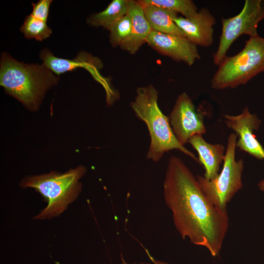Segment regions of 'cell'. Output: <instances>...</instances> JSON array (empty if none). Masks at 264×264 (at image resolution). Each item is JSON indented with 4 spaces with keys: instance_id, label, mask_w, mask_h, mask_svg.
<instances>
[{
    "instance_id": "17",
    "label": "cell",
    "mask_w": 264,
    "mask_h": 264,
    "mask_svg": "<svg viewBox=\"0 0 264 264\" xmlns=\"http://www.w3.org/2000/svg\"><path fill=\"white\" fill-rule=\"evenodd\" d=\"M141 5H153L181 14L183 17L192 16L198 11V8L191 0H140Z\"/></svg>"
},
{
    "instance_id": "21",
    "label": "cell",
    "mask_w": 264,
    "mask_h": 264,
    "mask_svg": "<svg viewBox=\"0 0 264 264\" xmlns=\"http://www.w3.org/2000/svg\"><path fill=\"white\" fill-rule=\"evenodd\" d=\"M145 251H146V252L147 253V254L148 255V256L150 258V260L154 264H169L168 263H165V262H161V261H158V260H155L154 259V258L152 256H151V255L150 254V253H149L147 249H145Z\"/></svg>"
},
{
    "instance_id": "16",
    "label": "cell",
    "mask_w": 264,
    "mask_h": 264,
    "mask_svg": "<svg viewBox=\"0 0 264 264\" xmlns=\"http://www.w3.org/2000/svg\"><path fill=\"white\" fill-rule=\"evenodd\" d=\"M129 0H113L104 10L91 15L88 23L93 26H102L109 31L127 13Z\"/></svg>"
},
{
    "instance_id": "7",
    "label": "cell",
    "mask_w": 264,
    "mask_h": 264,
    "mask_svg": "<svg viewBox=\"0 0 264 264\" xmlns=\"http://www.w3.org/2000/svg\"><path fill=\"white\" fill-rule=\"evenodd\" d=\"M264 19V0H246L237 15L221 19V33L218 48L213 55V62L219 65L226 56L232 44L241 35L250 37L258 35L259 22Z\"/></svg>"
},
{
    "instance_id": "13",
    "label": "cell",
    "mask_w": 264,
    "mask_h": 264,
    "mask_svg": "<svg viewBox=\"0 0 264 264\" xmlns=\"http://www.w3.org/2000/svg\"><path fill=\"white\" fill-rule=\"evenodd\" d=\"M127 13L132 22V33L128 42L121 48L134 54L146 43L152 30L138 1L129 0Z\"/></svg>"
},
{
    "instance_id": "1",
    "label": "cell",
    "mask_w": 264,
    "mask_h": 264,
    "mask_svg": "<svg viewBox=\"0 0 264 264\" xmlns=\"http://www.w3.org/2000/svg\"><path fill=\"white\" fill-rule=\"evenodd\" d=\"M163 189L164 200L181 237L205 247L213 256L218 255L228 228L227 211L209 199L197 176L176 156L169 158Z\"/></svg>"
},
{
    "instance_id": "18",
    "label": "cell",
    "mask_w": 264,
    "mask_h": 264,
    "mask_svg": "<svg viewBox=\"0 0 264 264\" xmlns=\"http://www.w3.org/2000/svg\"><path fill=\"white\" fill-rule=\"evenodd\" d=\"M20 29L25 38L35 39L38 41L48 38L52 32L45 22L35 18L31 14L26 17Z\"/></svg>"
},
{
    "instance_id": "22",
    "label": "cell",
    "mask_w": 264,
    "mask_h": 264,
    "mask_svg": "<svg viewBox=\"0 0 264 264\" xmlns=\"http://www.w3.org/2000/svg\"><path fill=\"white\" fill-rule=\"evenodd\" d=\"M258 186L261 190L264 192V179L261 180L258 184Z\"/></svg>"
},
{
    "instance_id": "9",
    "label": "cell",
    "mask_w": 264,
    "mask_h": 264,
    "mask_svg": "<svg viewBox=\"0 0 264 264\" xmlns=\"http://www.w3.org/2000/svg\"><path fill=\"white\" fill-rule=\"evenodd\" d=\"M224 117L227 126L233 130L238 137L236 147L257 159H264V149L254 134L261 123L256 115L251 114L246 107L240 114H226Z\"/></svg>"
},
{
    "instance_id": "20",
    "label": "cell",
    "mask_w": 264,
    "mask_h": 264,
    "mask_svg": "<svg viewBox=\"0 0 264 264\" xmlns=\"http://www.w3.org/2000/svg\"><path fill=\"white\" fill-rule=\"evenodd\" d=\"M52 0H40L35 3H32L33 10L31 15L35 18L46 22Z\"/></svg>"
},
{
    "instance_id": "4",
    "label": "cell",
    "mask_w": 264,
    "mask_h": 264,
    "mask_svg": "<svg viewBox=\"0 0 264 264\" xmlns=\"http://www.w3.org/2000/svg\"><path fill=\"white\" fill-rule=\"evenodd\" d=\"M86 172L80 165L64 173H49L27 176L20 183L22 188H32L41 194L47 205L35 219L51 218L61 214L78 197L81 191L79 180Z\"/></svg>"
},
{
    "instance_id": "3",
    "label": "cell",
    "mask_w": 264,
    "mask_h": 264,
    "mask_svg": "<svg viewBox=\"0 0 264 264\" xmlns=\"http://www.w3.org/2000/svg\"><path fill=\"white\" fill-rule=\"evenodd\" d=\"M158 92L152 85L136 89L134 100L131 103L135 116L147 126L150 136V143L147 157L158 162L165 153L178 150L198 162L194 153L181 145L171 128L169 117L165 115L158 105Z\"/></svg>"
},
{
    "instance_id": "12",
    "label": "cell",
    "mask_w": 264,
    "mask_h": 264,
    "mask_svg": "<svg viewBox=\"0 0 264 264\" xmlns=\"http://www.w3.org/2000/svg\"><path fill=\"white\" fill-rule=\"evenodd\" d=\"M198 155V163L205 169L204 176L209 180L219 174L221 163L225 156V147L220 144H211L206 142L202 135H195L189 140Z\"/></svg>"
},
{
    "instance_id": "11",
    "label": "cell",
    "mask_w": 264,
    "mask_h": 264,
    "mask_svg": "<svg viewBox=\"0 0 264 264\" xmlns=\"http://www.w3.org/2000/svg\"><path fill=\"white\" fill-rule=\"evenodd\" d=\"M173 21L185 37L197 46L212 44L216 19L207 8H201L190 17L176 16Z\"/></svg>"
},
{
    "instance_id": "5",
    "label": "cell",
    "mask_w": 264,
    "mask_h": 264,
    "mask_svg": "<svg viewBox=\"0 0 264 264\" xmlns=\"http://www.w3.org/2000/svg\"><path fill=\"white\" fill-rule=\"evenodd\" d=\"M211 80V87L221 90L247 83L264 72V38L250 37L243 48L233 56H225Z\"/></svg>"
},
{
    "instance_id": "6",
    "label": "cell",
    "mask_w": 264,
    "mask_h": 264,
    "mask_svg": "<svg viewBox=\"0 0 264 264\" xmlns=\"http://www.w3.org/2000/svg\"><path fill=\"white\" fill-rule=\"evenodd\" d=\"M237 140L235 133L229 135L223 168L215 178L209 180L204 176H197L205 195L216 206L224 211H226L227 204L242 187L243 161L236 160Z\"/></svg>"
},
{
    "instance_id": "15",
    "label": "cell",
    "mask_w": 264,
    "mask_h": 264,
    "mask_svg": "<svg viewBox=\"0 0 264 264\" xmlns=\"http://www.w3.org/2000/svg\"><path fill=\"white\" fill-rule=\"evenodd\" d=\"M141 5L152 30L185 37L173 21L177 13L155 5Z\"/></svg>"
},
{
    "instance_id": "2",
    "label": "cell",
    "mask_w": 264,
    "mask_h": 264,
    "mask_svg": "<svg viewBox=\"0 0 264 264\" xmlns=\"http://www.w3.org/2000/svg\"><path fill=\"white\" fill-rule=\"evenodd\" d=\"M58 80L59 77L43 64H24L7 53L2 54L0 85L29 110L39 109L45 92Z\"/></svg>"
},
{
    "instance_id": "8",
    "label": "cell",
    "mask_w": 264,
    "mask_h": 264,
    "mask_svg": "<svg viewBox=\"0 0 264 264\" xmlns=\"http://www.w3.org/2000/svg\"><path fill=\"white\" fill-rule=\"evenodd\" d=\"M169 118L176 138L184 146L192 136L206 132L203 116L186 92L177 98Z\"/></svg>"
},
{
    "instance_id": "14",
    "label": "cell",
    "mask_w": 264,
    "mask_h": 264,
    "mask_svg": "<svg viewBox=\"0 0 264 264\" xmlns=\"http://www.w3.org/2000/svg\"><path fill=\"white\" fill-rule=\"evenodd\" d=\"M41 59L43 64L54 74H60L67 71L73 70L77 67H83L90 72L96 73L98 68V60L89 54L81 52L72 60L60 58L55 57L47 49H44L41 53Z\"/></svg>"
},
{
    "instance_id": "19",
    "label": "cell",
    "mask_w": 264,
    "mask_h": 264,
    "mask_svg": "<svg viewBox=\"0 0 264 264\" xmlns=\"http://www.w3.org/2000/svg\"><path fill=\"white\" fill-rule=\"evenodd\" d=\"M109 31L111 44L114 46L122 47L128 42L132 33V22L130 15L127 13Z\"/></svg>"
},
{
    "instance_id": "10",
    "label": "cell",
    "mask_w": 264,
    "mask_h": 264,
    "mask_svg": "<svg viewBox=\"0 0 264 264\" xmlns=\"http://www.w3.org/2000/svg\"><path fill=\"white\" fill-rule=\"evenodd\" d=\"M146 43L160 53L189 66L200 59L197 46L184 37L152 30Z\"/></svg>"
},
{
    "instance_id": "23",
    "label": "cell",
    "mask_w": 264,
    "mask_h": 264,
    "mask_svg": "<svg viewBox=\"0 0 264 264\" xmlns=\"http://www.w3.org/2000/svg\"><path fill=\"white\" fill-rule=\"evenodd\" d=\"M122 262H123V264H129L127 263L123 260L122 257ZM140 264H145V263H141Z\"/></svg>"
}]
</instances>
